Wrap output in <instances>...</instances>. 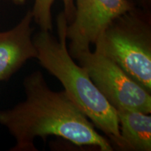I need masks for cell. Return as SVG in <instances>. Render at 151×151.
<instances>
[{
  "instance_id": "1",
  "label": "cell",
  "mask_w": 151,
  "mask_h": 151,
  "mask_svg": "<svg viewBox=\"0 0 151 151\" xmlns=\"http://www.w3.org/2000/svg\"><path fill=\"white\" fill-rule=\"evenodd\" d=\"M25 99L10 109L0 110V124L16 143L11 151H37L36 139L62 138L77 146L100 151L114 148L65 90L50 89L42 72L35 71L23 81Z\"/></svg>"
},
{
  "instance_id": "2",
  "label": "cell",
  "mask_w": 151,
  "mask_h": 151,
  "mask_svg": "<svg viewBox=\"0 0 151 151\" xmlns=\"http://www.w3.org/2000/svg\"><path fill=\"white\" fill-rule=\"evenodd\" d=\"M67 21L63 11L57 17L58 38L40 30L33 37L37 60L55 77L64 90L97 129L104 134L114 148L120 150V135L116 110L94 86L86 70L74 62L67 48Z\"/></svg>"
},
{
  "instance_id": "3",
  "label": "cell",
  "mask_w": 151,
  "mask_h": 151,
  "mask_svg": "<svg viewBox=\"0 0 151 151\" xmlns=\"http://www.w3.org/2000/svg\"><path fill=\"white\" fill-rule=\"evenodd\" d=\"M94 50L116 62L151 92L150 11L137 6L115 19L96 41Z\"/></svg>"
},
{
  "instance_id": "4",
  "label": "cell",
  "mask_w": 151,
  "mask_h": 151,
  "mask_svg": "<svg viewBox=\"0 0 151 151\" xmlns=\"http://www.w3.org/2000/svg\"><path fill=\"white\" fill-rule=\"evenodd\" d=\"M78 62L94 86L116 110L133 109L151 113V92L132 78L116 62L90 49L77 54Z\"/></svg>"
},
{
  "instance_id": "5",
  "label": "cell",
  "mask_w": 151,
  "mask_h": 151,
  "mask_svg": "<svg viewBox=\"0 0 151 151\" xmlns=\"http://www.w3.org/2000/svg\"><path fill=\"white\" fill-rule=\"evenodd\" d=\"M136 6L134 0H75L74 16L66 29L70 55L90 49L115 19Z\"/></svg>"
},
{
  "instance_id": "6",
  "label": "cell",
  "mask_w": 151,
  "mask_h": 151,
  "mask_svg": "<svg viewBox=\"0 0 151 151\" xmlns=\"http://www.w3.org/2000/svg\"><path fill=\"white\" fill-rule=\"evenodd\" d=\"M32 21L28 11L15 27L0 32V83L8 81L28 60L37 58Z\"/></svg>"
},
{
  "instance_id": "7",
  "label": "cell",
  "mask_w": 151,
  "mask_h": 151,
  "mask_svg": "<svg viewBox=\"0 0 151 151\" xmlns=\"http://www.w3.org/2000/svg\"><path fill=\"white\" fill-rule=\"evenodd\" d=\"M120 148L124 151L151 150V116L133 109H117Z\"/></svg>"
},
{
  "instance_id": "8",
  "label": "cell",
  "mask_w": 151,
  "mask_h": 151,
  "mask_svg": "<svg viewBox=\"0 0 151 151\" xmlns=\"http://www.w3.org/2000/svg\"><path fill=\"white\" fill-rule=\"evenodd\" d=\"M55 0H35L32 14L33 20L40 27V30L50 32L52 29L51 8ZM64 14L67 24L72 21L75 13V0H62Z\"/></svg>"
},
{
  "instance_id": "9",
  "label": "cell",
  "mask_w": 151,
  "mask_h": 151,
  "mask_svg": "<svg viewBox=\"0 0 151 151\" xmlns=\"http://www.w3.org/2000/svg\"><path fill=\"white\" fill-rule=\"evenodd\" d=\"M141 6V8L146 10L150 11L151 7V0H137Z\"/></svg>"
},
{
  "instance_id": "10",
  "label": "cell",
  "mask_w": 151,
  "mask_h": 151,
  "mask_svg": "<svg viewBox=\"0 0 151 151\" xmlns=\"http://www.w3.org/2000/svg\"><path fill=\"white\" fill-rule=\"evenodd\" d=\"M0 1H10V2H12L16 5H23L27 2V0H0Z\"/></svg>"
}]
</instances>
